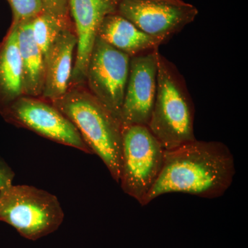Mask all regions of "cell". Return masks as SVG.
Instances as JSON below:
<instances>
[{
  "label": "cell",
  "instance_id": "9",
  "mask_svg": "<svg viewBox=\"0 0 248 248\" xmlns=\"http://www.w3.org/2000/svg\"><path fill=\"white\" fill-rule=\"evenodd\" d=\"M158 49L130 59V71L121 110L122 126H148L154 107L157 84Z\"/></svg>",
  "mask_w": 248,
  "mask_h": 248
},
{
  "label": "cell",
  "instance_id": "10",
  "mask_svg": "<svg viewBox=\"0 0 248 248\" xmlns=\"http://www.w3.org/2000/svg\"><path fill=\"white\" fill-rule=\"evenodd\" d=\"M120 0H69L77 44L76 59L70 86H84L86 71L93 46L103 21L117 13Z\"/></svg>",
  "mask_w": 248,
  "mask_h": 248
},
{
  "label": "cell",
  "instance_id": "16",
  "mask_svg": "<svg viewBox=\"0 0 248 248\" xmlns=\"http://www.w3.org/2000/svg\"><path fill=\"white\" fill-rule=\"evenodd\" d=\"M12 10L11 26L30 22L45 11L43 0H7Z\"/></svg>",
  "mask_w": 248,
  "mask_h": 248
},
{
  "label": "cell",
  "instance_id": "4",
  "mask_svg": "<svg viewBox=\"0 0 248 248\" xmlns=\"http://www.w3.org/2000/svg\"><path fill=\"white\" fill-rule=\"evenodd\" d=\"M64 213L58 197L27 185H11L0 190V221L26 239L36 241L58 231Z\"/></svg>",
  "mask_w": 248,
  "mask_h": 248
},
{
  "label": "cell",
  "instance_id": "2",
  "mask_svg": "<svg viewBox=\"0 0 248 248\" xmlns=\"http://www.w3.org/2000/svg\"><path fill=\"white\" fill-rule=\"evenodd\" d=\"M50 102L71 121L93 155L120 183L123 135L120 119L84 86H70L64 95Z\"/></svg>",
  "mask_w": 248,
  "mask_h": 248
},
{
  "label": "cell",
  "instance_id": "18",
  "mask_svg": "<svg viewBox=\"0 0 248 248\" xmlns=\"http://www.w3.org/2000/svg\"><path fill=\"white\" fill-rule=\"evenodd\" d=\"M14 178V171L0 156V190L12 185Z\"/></svg>",
  "mask_w": 248,
  "mask_h": 248
},
{
  "label": "cell",
  "instance_id": "8",
  "mask_svg": "<svg viewBox=\"0 0 248 248\" xmlns=\"http://www.w3.org/2000/svg\"><path fill=\"white\" fill-rule=\"evenodd\" d=\"M117 14L164 44L195 19L197 10L186 3L175 4L159 0H120Z\"/></svg>",
  "mask_w": 248,
  "mask_h": 248
},
{
  "label": "cell",
  "instance_id": "3",
  "mask_svg": "<svg viewBox=\"0 0 248 248\" xmlns=\"http://www.w3.org/2000/svg\"><path fill=\"white\" fill-rule=\"evenodd\" d=\"M157 84L148 128L165 151L196 140L195 107L184 77L158 50Z\"/></svg>",
  "mask_w": 248,
  "mask_h": 248
},
{
  "label": "cell",
  "instance_id": "14",
  "mask_svg": "<svg viewBox=\"0 0 248 248\" xmlns=\"http://www.w3.org/2000/svg\"><path fill=\"white\" fill-rule=\"evenodd\" d=\"M17 33L22 62L24 94L41 97L45 84V58L34 40L31 21L17 26Z\"/></svg>",
  "mask_w": 248,
  "mask_h": 248
},
{
  "label": "cell",
  "instance_id": "6",
  "mask_svg": "<svg viewBox=\"0 0 248 248\" xmlns=\"http://www.w3.org/2000/svg\"><path fill=\"white\" fill-rule=\"evenodd\" d=\"M0 115L6 122L16 126L28 129L43 138L86 154L93 155L71 121L51 102L42 98L22 96L0 108Z\"/></svg>",
  "mask_w": 248,
  "mask_h": 248
},
{
  "label": "cell",
  "instance_id": "19",
  "mask_svg": "<svg viewBox=\"0 0 248 248\" xmlns=\"http://www.w3.org/2000/svg\"><path fill=\"white\" fill-rule=\"evenodd\" d=\"M159 1H166V2L172 3L175 4H186L182 0H159Z\"/></svg>",
  "mask_w": 248,
  "mask_h": 248
},
{
  "label": "cell",
  "instance_id": "15",
  "mask_svg": "<svg viewBox=\"0 0 248 248\" xmlns=\"http://www.w3.org/2000/svg\"><path fill=\"white\" fill-rule=\"evenodd\" d=\"M71 26L70 21L62 20L45 11L31 21L34 40L44 58L60 32Z\"/></svg>",
  "mask_w": 248,
  "mask_h": 248
},
{
  "label": "cell",
  "instance_id": "1",
  "mask_svg": "<svg viewBox=\"0 0 248 248\" xmlns=\"http://www.w3.org/2000/svg\"><path fill=\"white\" fill-rule=\"evenodd\" d=\"M235 173L234 156L225 143L195 140L164 151L159 177L140 204L170 193L218 198L231 187Z\"/></svg>",
  "mask_w": 248,
  "mask_h": 248
},
{
  "label": "cell",
  "instance_id": "13",
  "mask_svg": "<svg viewBox=\"0 0 248 248\" xmlns=\"http://www.w3.org/2000/svg\"><path fill=\"white\" fill-rule=\"evenodd\" d=\"M24 95L17 27L11 26L0 42V108Z\"/></svg>",
  "mask_w": 248,
  "mask_h": 248
},
{
  "label": "cell",
  "instance_id": "5",
  "mask_svg": "<svg viewBox=\"0 0 248 248\" xmlns=\"http://www.w3.org/2000/svg\"><path fill=\"white\" fill-rule=\"evenodd\" d=\"M165 150L147 125L124 127L120 183L141 203L159 177Z\"/></svg>",
  "mask_w": 248,
  "mask_h": 248
},
{
  "label": "cell",
  "instance_id": "12",
  "mask_svg": "<svg viewBox=\"0 0 248 248\" xmlns=\"http://www.w3.org/2000/svg\"><path fill=\"white\" fill-rule=\"evenodd\" d=\"M130 58L159 49L162 41L145 33L120 14H110L103 21L98 36Z\"/></svg>",
  "mask_w": 248,
  "mask_h": 248
},
{
  "label": "cell",
  "instance_id": "11",
  "mask_svg": "<svg viewBox=\"0 0 248 248\" xmlns=\"http://www.w3.org/2000/svg\"><path fill=\"white\" fill-rule=\"evenodd\" d=\"M76 34L73 28L60 32L45 57V78L42 99L48 102L62 97L70 87L76 50Z\"/></svg>",
  "mask_w": 248,
  "mask_h": 248
},
{
  "label": "cell",
  "instance_id": "7",
  "mask_svg": "<svg viewBox=\"0 0 248 248\" xmlns=\"http://www.w3.org/2000/svg\"><path fill=\"white\" fill-rule=\"evenodd\" d=\"M130 59L97 37L86 71V89L120 120Z\"/></svg>",
  "mask_w": 248,
  "mask_h": 248
},
{
  "label": "cell",
  "instance_id": "17",
  "mask_svg": "<svg viewBox=\"0 0 248 248\" xmlns=\"http://www.w3.org/2000/svg\"><path fill=\"white\" fill-rule=\"evenodd\" d=\"M45 12L61 19L70 21L69 0H43Z\"/></svg>",
  "mask_w": 248,
  "mask_h": 248
}]
</instances>
